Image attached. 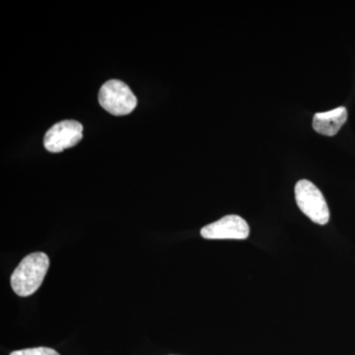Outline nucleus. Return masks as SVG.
<instances>
[{
	"instance_id": "423d86ee",
	"label": "nucleus",
	"mask_w": 355,
	"mask_h": 355,
	"mask_svg": "<svg viewBox=\"0 0 355 355\" xmlns=\"http://www.w3.org/2000/svg\"><path fill=\"white\" fill-rule=\"evenodd\" d=\"M347 120V111L345 107L315 114L313 118V128L320 135L334 137L340 132V128Z\"/></svg>"
},
{
	"instance_id": "f257e3e1",
	"label": "nucleus",
	"mask_w": 355,
	"mask_h": 355,
	"mask_svg": "<svg viewBox=\"0 0 355 355\" xmlns=\"http://www.w3.org/2000/svg\"><path fill=\"white\" fill-rule=\"evenodd\" d=\"M50 266V259L43 252L25 257L11 275V286L20 297H28L38 291Z\"/></svg>"
},
{
	"instance_id": "7ed1b4c3",
	"label": "nucleus",
	"mask_w": 355,
	"mask_h": 355,
	"mask_svg": "<svg viewBox=\"0 0 355 355\" xmlns=\"http://www.w3.org/2000/svg\"><path fill=\"white\" fill-rule=\"evenodd\" d=\"M100 105L114 116H125L132 113L137 105V99L127 84L121 80L107 81L99 91Z\"/></svg>"
},
{
	"instance_id": "0eeeda50",
	"label": "nucleus",
	"mask_w": 355,
	"mask_h": 355,
	"mask_svg": "<svg viewBox=\"0 0 355 355\" xmlns=\"http://www.w3.org/2000/svg\"><path fill=\"white\" fill-rule=\"evenodd\" d=\"M10 355H60L55 349L50 347H35V349H27L16 350L11 352Z\"/></svg>"
},
{
	"instance_id": "20e7f679",
	"label": "nucleus",
	"mask_w": 355,
	"mask_h": 355,
	"mask_svg": "<svg viewBox=\"0 0 355 355\" xmlns=\"http://www.w3.org/2000/svg\"><path fill=\"white\" fill-rule=\"evenodd\" d=\"M83 137V125L76 121H62L46 132L44 146L51 153H60L76 146Z\"/></svg>"
},
{
	"instance_id": "f03ea898",
	"label": "nucleus",
	"mask_w": 355,
	"mask_h": 355,
	"mask_svg": "<svg viewBox=\"0 0 355 355\" xmlns=\"http://www.w3.org/2000/svg\"><path fill=\"white\" fill-rule=\"evenodd\" d=\"M295 200L299 209L308 218L326 225L330 221V209L322 191L308 180H300L295 186Z\"/></svg>"
},
{
	"instance_id": "39448f33",
	"label": "nucleus",
	"mask_w": 355,
	"mask_h": 355,
	"mask_svg": "<svg viewBox=\"0 0 355 355\" xmlns=\"http://www.w3.org/2000/svg\"><path fill=\"white\" fill-rule=\"evenodd\" d=\"M200 234L209 240H245L249 237L250 226L241 216L231 214L205 226Z\"/></svg>"
}]
</instances>
